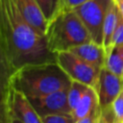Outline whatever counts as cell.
<instances>
[{
    "label": "cell",
    "instance_id": "4",
    "mask_svg": "<svg viewBox=\"0 0 123 123\" xmlns=\"http://www.w3.org/2000/svg\"><path fill=\"white\" fill-rule=\"evenodd\" d=\"M112 0H90L74 9L86 27L92 41L103 46L104 22L108 9Z\"/></svg>",
    "mask_w": 123,
    "mask_h": 123
},
{
    "label": "cell",
    "instance_id": "23",
    "mask_svg": "<svg viewBox=\"0 0 123 123\" xmlns=\"http://www.w3.org/2000/svg\"><path fill=\"white\" fill-rule=\"evenodd\" d=\"M11 123H23V122L20 121L19 119L15 118V117H13V116H12V118H11Z\"/></svg>",
    "mask_w": 123,
    "mask_h": 123
},
{
    "label": "cell",
    "instance_id": "8",
    "mask_svg": "<svg viewBox=\"0 0 123 123\" xmlns=\"http://www.w3.org/2000/svg\"><path fill=\"white\" fill-rule=\"evenodd\" d=\"M66 90L57 91L46 95L27 97L40 117L57 113H71Z\"/></svg>",
    "mask_w": 123,
    "mask_h": 123
},
{
    "label": "cell",
    "instance_id": "9",
    "mask_svg": "<svg viewBox=\"0 0 123 123\" xmlns=\"http://www.w3.org/2000/svg\"><path fill=\"white\" fill-rule=\"evenodd\" d=\"M24 19L40 35L45 36L48 22L36 0H12Z\"/></svg>",
    "mask_w": 123,
    "mask_h": 123
},
{
    "label": "cell",
    "instance_id": "7",
    "mask_svg": "<svg viewBox=\"0 0 123 123\" xmlns=\"http://www.w3.org/2000/svg\"><path fill=\"white\" fill-rule=\"evenodd\" d=\"M94 89L98 96L99 107L101 109L110 107L123 91V77L103 67Z\"/></svg>",
    "mask_w": 123,
    "mask_h": 123
},
{
    "label": "cell",
    "instance_id": "18",
    "mask_svg": "<svg viewBox=\"0 0 123 123\" xmlns=\"http://www.w3.org/2000/svg\"><path fill=\"white\" fill-rule=\"evenodd\" d=\"M123 44V16L121 15L119 12V16H118V21L116 25V29L112 37V45H121Z\"/></svg>",
    "mask_w": 123,
    "mask_h": 123
},
{
    "label": "cell",
    "instance_id": "15",
    "mask_svg": "<svg viewBox=\"0 0 123 123\" xmlns=\"http://www.w3.org/2000/svg\"><path fill=\"white\" fill-rule=\"evenodd\" d=\"M87 87H88V86H86L83 83H80L77 81H72L70 88L68 89V92H67L68 104L71 109V111H73L75 110V108L77 107L81 98L83 97L84 93L86 91ZM71 114H72V112H71Z\"/></svg>",
    "mask_w": 123,
    "mask_h": 123
},
{
    "label": "cell",
    "instance_id": "20",
    "mask_svg": "<svg viewBox=\"0 0 123 123\" xmlns=\"http://www.w3.org/2000/svg\"><path fill=\"white\" fill-rule=\"evenodd\" d=\"M100 111H101V109H100V107H98L97 109H95L91 112H89L86 116L77 120L76 123H98Z\"/></svg>",
    "mask_w": 123,
    "mask_h": 123
},
{
    "label": "cell",
    "instance_id": "13",
    "mask_svg": "<svg viewBox=\"0 0 123 123\" xmlns=\"http://www.w3.org/2000/svg\"><path fill=\"white\" fill-rule=\"evenodd\" d=\"M106 54L105 67L112 73L123 77V44L113 45Z\"/></svg>",
    "mask_w": 123,
    "mask_h": 123
},
{
    "label": "cell",
    "instance_id": "1",
    "mask_svg": "<svg viewBox=\"0 0 123 123\" xmlns=\"http://www.w3.org/2000/svg\"><path fill=\"white\" fill-rule=\"evenodd\" d=\"M0 51L6 81L26 65L57 62L46 37L24 19L12 0H0Z\"/></svg>",
    "mask_w": 123,
    "mask_h": 123
},
{
    "label": "cell",
    "instance_id": "3",
    "mask_svg": "<svg viewBox=\"0 0 123 123\" xmlns=\"http://www.w3.org/2000/svg\"><path fill=\"white\" fill-rule=\"evenodd\" d=\"M45 37L50 51L56 54L92 41L86 27L75 11L67 9H62L48 22Z\"/></svg>",
    "mask_w": 123,
    "mask_h": 123
},
{
    "label": "cell",
    "instance_id": "12",
    "mask_svg": "<svg viewBox=\"0 0 123 123\" xmlns=\"http://www.w3.org/2000/svg\"><path fill=\"white\" fill-rule=\"evenodd\" d=\"M99 107L98 96L95 89L91 86H88L86 91L84 93L80 102L78 103L75 110L72 111V116L77 121L85 116H86L89 112Z\"/></svg>",
    "mask_w": 123,
    "mask_h": 123
},
{
    "label": "cell",
    "instance_id": "19",
    "mask_svg": "<svg viewBox=\"0 0 123 123\" xmlns=\"http://www.w3.org/2000/svg\"><path fill=\"white\" fill-rule=\"evenodd\" d=\"M98 123H115V115L111 106L101 109Z\"/></svg>",
    "mask_w": 123,
    "mask_h": 123
},
{
    "label": "cell",
    "instance_id": "5",
    "mask_svg": "<svg viewBox=\"0 0 123 123\" xmlns=\"http://www.w3.org/2000/svg\"><path fill=\"white\" fill-rule=\"evenodd\" d=\"M57 62L72 81L95 88L101 69L84 61L71 51L57 53Z\"/></svg>",
    "mask_w": 123,
    "mask_h": 123
},
{
    "label": "cell",
    "instance_id": "22",
    "mask_svg": "<svg viewBox=\"0 0 123 123\" xmlns=\"http://www.w3.org/2000/svg\"><path fill=\"white\" fill-rule=\"evenodd\" d=\"M114 2L117 5V8H118L121 15L123 16V0H114Z\"/></svg>",
    "mask_w": 123,
    "mask_h": 123
},
{
    "label": "cell",
    "instance_id": "2",
    "mask_svg": "<svg viewBox=\"0 0 123 123\" xmlns=\"http://www.w3.org/2000/svg\"><path fill=\"white\" fill-rule=\"evenodd\" d=\"M72 80L56 62L30 64L12 73L7 85L26 97L41 96L70 88Z\"/></svg>",
    "mask_w": 123,
    "mask_h": 123
},
{
    "label": "cell",
    "instance_id": "6",
    "mask_svg": "<svg viewBox=\"0 0 123 123\" xmlns=\"http://www.w3.org/2000/svg\"><path fill=\"white\" fill-rule=\"evenodd\" d=\"M3 107L12 116L23 123H42L41 117L36 111L29 99L21 92L14 90L6 85V92H3Z\"/></svg>",
    "mask_w": 123,
    "mask_h": 123
},
{
    "label": "cell",
    "instance_id": "11",
    "mask_svg": "<svg viewBox=\"0 0 123 123\" xmlns=\"http://www.w3.org/2000/svg\"><path fill=\"white\" fill-rule=\"evenodd\" d=\"M119 16V10L117 5L115 4L114 0L111 1L104 22V30H103V47L105 48L106 52L111 48L112 45V37L116 29L117 21Z\"/></svg>",
    "mask_w": 123,
    "mask_h": 123
},
{
    "label": "cell",
    "instance_id": "16",
    "mask_svg": "<svg viewBox=\"0 0 123 123\" xmlns=\"http://www.w3.org/2000/svg\"><path fill=\"white\" fill-rule=\"evenodd\" d=\"M42 123H76L71 113H57L41 117Z\"/></svg>",
    "mask_w": 123,
    "mask_h": 123
},
{
    "label": "cell",
    "instance_id": "17",
    "mask_svg": "<svg viewBox=\"0 0 123 123\" xmlns=\"http://www.w3.org/2000/svg\"><path fill=\"white\" fill-rule=\"evenodd\" d=\"M111 107L115 115V123H123V91L114 100Z\"/></svg>",
    "mask_w": 123,
    "mask_h": 123
},
{
    "label": "cell",
    "instance_id": "21",
    "mask_svg": "<svg viewBox=\"0 0 123 123\" xmlns=\"http://www.w3.org/2000/svg\"><path fill=\"white\" fill-rule=\"evenodd\" d=\"M90 0H62L63 2V9L67 10H74L83 4L87 3Z\"/></svg>",
    "mask_w": 123,
    "mask_h": 123
},
{
    "label": "cell",
    "instance_id": "10",
    "mask_svg": "<svg viewBox=\"0 0 123 123\" xmlns=\"http://www.w3.org/2000/svg\"><path fill=\"white\" fill-rule=\"evenodd\" d=\"M70 51L99 69L105 67L107 54L105 48L102 45H99L91 41L89 43H86L74 47Z\"/></svg>",
    "mask_w": 123,
    "mask_h": 123
},
{
    "label": "cell",
    "instance_id": "14",
    "mask_svg": "<svg viewBox=\"0 0 123 123\" xmlns=\"http://www.w3.org/2000/svg\"><path fill=\"white\" fill-rule=\"evenodd\" d=\"M47 22H50L62 9V0H36Z\"/></svg>",
    "mask_w": 123,
    "mask_h": 123
}]
</instances>
